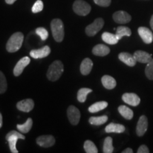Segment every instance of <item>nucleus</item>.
<instances>
[{
    "mask_svg": "<svg viewBox=\"0 0 153 153\" xmlns=\"http://www.w3.org/2000/svg\"><path fill=\"white\" fill-rule=\"evenodd\" d=\"M24 34L21 32H16L9 38L6 45V48L9 53H15L22 46L24 41Z\"/></svg>",
    "mask_w": 153,
    "mask_h": 153,
    "instance_id": "obj_1",
    "label": "nucleus"
},
{
    "mask_svg": "<svg viewBox=\"0 0 153 153\" xmlns=\"http://www.w3.org/2000/svg\"><path fill=\"white\" fill-rule=\"evenodd\" d=\"M64 71V65L60 60H55L51 65L47 72L48 79L52 82L60 79Z\"/></svg>",
    "mask_w": 153,
    "mask_h": 153,
    "instance_id": "obj_2",
    "label": "nucleus"
},
{
    "mask_svg": "<svg viewBox=\"0 0 153 153\" xmlns=\"http://www.w3.org/2000/svg\"><path fill=\"white\" fill-rule=\"evenodd\" d=\"M51 28L53 38L57 42H62L65 36L64 24L60 19H53L51 23Z\"/></svg>",
    "mask_w": 153,
    "mask_h": 153,
    "instance_id": "obj_3",
    "label": "nucleus"
},
{
    "mask_svg": "<svg viewBox=\"0 0 153 153\" xmlns=\"http://www.w3.org/2000/svg\"><path fill=\"white\" fill-rule=\"evenodd\" d=\"M73 11L79 16H87L90 13L91 7L87 1L84 0H76L73 3Z\"/></svg>",
    "mask_w": 153,
    "mask_h": 153,
    "instance_id": "obj_4",
    "label": "nucleus"
},
{
    "mask_svg": "<svg viewBox=\"0 0 153 153\" xmlns=\"http://www.w3.org/2000/svg\"><path fill=\"white\" fill-rule=\"evenodd\" d=\"M6 139L9 142V148H10L11 152L12 153H18L19 151L16 150V145L17 140L19 139H25V136L23 134L21 133V132H17L16 131H11L7 133L6 135Z\"/></svg>",
    "mask_w": 153,
    "mask_h": 153,
    "instance_id": "obj_5",
    "label": "nucleus"
},
{
    "mask_svg": "<svg viewBox=\"0 0 153 153\" xmlns=\"http://www.w3.org/2000/svg\"><path fill=\"white\" fill-rule=\"evenodd\" d=\"M104 25V21L102 18L96 19L92 24L88 25L85 28L86 34L88 36H94L96 34L100 31Z\"/></svg>",
    "mask_w": 153,
    "mask_h": 153,
    "instance_id": "obj_6",
    "label": "nucleus"
},
{
    "mask_svg": "<svg viewBox=\"0 0 153 153\" xmlns=\"http://www.w3.org/2000/svg\"><path fill=\"white\" fill-rule=\"evenodd\" d=\"M68 117L72 125L76 126L79 123L80 120V112L77 108L74 106H70L68 108Z\"/></svg>",
    "mask_w": 153,
    "mask_h": 153,
    "instance_id": "obj_7",
    "label": "nucleus"
},
{
    "mask_svg": "<svg viewBox=\"0 0 153 153\" xmlns=\"http://www.w3.org/2000/svg\"><path fill=\"white\" fill-rule=\"evenodd\" d=\"M131 16L128 13L124 11H116L113 14V19L114 22L117 24H128L131 21Z\"/></svg>",
    "mask_w": 153,
    "mask_h": 153,
    "instance_id": "obj_8",
    "label": "nucleus"
},
{
    "mask_svg": "<svg viewBox=\"0 0 153 153\" xmlns=\"http://www.w3.org/2000/svg\"><path fill=\"white\" fill-rule=\"evenodd\" d=\"M148 120L146 116H141L140 117L138 122H137L136 127V133L139 137H142L145 135L146 131H148Z\"/></svg>",
    "mask_w": 153,
    "mask_h": 153,
    "instance_id": "obj_9",
    "label": "nucleus"
},
{
    "mask_svg": "<svg viewBox=\"0 0 153 153\" xmlns=\"http://www.w3.org/2000/svg\"><path fill=\"white\" fill-rule=\"evenodd\" d=\"M36 143L38 145L43 148H50L55 145V140L53 135H41L36 139Z\"/></svg>",
    "mask_w": 153,
    "mask_h": 153,
    "instance_id": "obj_10",
    "label": "nucleus"
},
{
    "mask_svg": "<svg viewBox=\"0 0 153 153\" xmlns=\"http://www.w3.org/2000/svg\"><path fill=\"white\" fill-rule=\"evenodd\" d=\"M137 32L140 37L143 40V42L146 44H150L153 41V34L152 32L147 27H139Z\"/></svg>",
    "mask_w": 153,
    "mask_h": 153,
    "instance_id": "obj_11",
    "label": "nucleus"
},
{
    "mask_svg": "<svg viewBox=\"0 0 153 153\" xmlns=\"http://www.w3.org/2000/svg\"><path fill=\"white\" fill-rule=\"evenodd\" d=\"M122 99L126 104L131 105L132 106H138L140 103V99L135 93H125L122 96Z\"/></svg>",
    "mask_w": 153,
    "mask_h": 153,
    "instance_id": "obj_12",
    "label": "nucleus"
},
{
    "mask_svg": "<svg viewBox=\"0 0 153 153\" xmlns=\"http://www.w3.org/2000/svg\"><path fill=\"white\" fill-rule=\"evenodd\" d=\"M51 53V48L48 45H45L40 49L32 50L30 52V55L34 59H41L48 56Z\"/></svg>",
    "mask_w": 153,
    "mask_h": 153,
    "instance_id": "obj_13",
    "label": "nucleus"
},
{
    "mask_svg": "<svg viewBox=\"0 0 153 153\" xmlns=\"http://www.w3.org/2000/svg\"><path fill=\"white\" fill-rule=\"evenodd\" d=\"M30 62V58L28 57H24L23 58L21 59L20 60L17 62V64L14 68V74L16 76H18L21 75V74L22 73L25 68H26V66L28 65Z\"/></svg>",
    "mask_w": 153,
    "mask_h": 153,
    "instance_id": "obj_14",
    "label": "nucleus"
},
{
    "mask_svg": "<svg viewBox=\"0 0 153 153\" xmlns=\"http://www.w3.org/2000/svg\"><path fill=\"white\" fill-rule=\"evenodd\" d=\"M17 108L21 111L29 112L33 108L34 102L32 99H26L19 101L16 104Z\"/></svg>",
    "mask_w": 153,
    "mask_h": 153,
    "instance_id": "obj_15",
    "label": "nucleus"
},
{
    "mask_svg": "<svg viewBox=\"0 0 153 153\" xmlns=\"http://www.w3.org/2000/svg\"><path fill=\"white\" fill-rule=\"evenodd\" d=\"M133 56L137 62L147 64L152 60V55L143 51H137L134 53Z\"/></svg>",
    "mask_w": 153,
    "mask_h": 153,
    "instance_id": "obj_16",
    "label": "nucleus"
},
{
    "mask_svg": "<svg viewBox=\"0 0 153 153\" xmlns=\"http://www.w3.org/2000/svg\"><path fill=\"white\" fill-rule=\"evenodd\" d=\"M118 59H119L121 62H123V63H125L126 65H127L128 66L130 67L135 66L137 62L136 60L135 59V57H134L133 55L126 52L120 53V54L118 55Z\"/></svg>",
    "mask_w": 153,
    "mask_h": 153,
    "instance_id": "obj_17",
    "label": "nucleus"
},
{
    "mask_svg": "<svg viewBox=\"0 0 153 153\" xmlns=\"http://www.w3.org/2000/svg\"><path fill=\"white\" fill-rule=\"evenodd\" d=\"M110 53L109 48L107 47L104 44H98L95 45L92 50V53L97 56H106Z\"/></svg>",
    "mask_w": 153,
    "mask_h": 153,
    "instance_id": "obj_18",
    "label": "nucleus"
},
{
    "mask_svg": "<svg viewBox=\"0 0 153 153\" xmlns=\"http://www.w3.org/2000/svg\"><path fill=\"white\" fill-rule=\"evenodd\" d=\"M93 68V62L89 58L83 60L80 65V72L83 75H88L91 71Z\"/></svg>",
    "mask_w": 153,
    "mask_h": 153,
    "instance_id": "obj_19",
    "label": "nucleus"
},
{
    "mask_svg": "<svg viewBox=\"0 0 153 153\" xmlns=\"http://www.w3.org/2000/svg\"><path fill=\"white\" fill-rule=\"evenodd\" d=\"M125 126L121 125V124L111 123L106 126L105 128V131L106 133H122L125 131Z\"/></svg>",
    "mask_w": 153,
    "mask_h": 153,
    "instance_id": "obj_20",
    "label": "nucleus"
},
{
    "mask_svg": "<svg viewBox=\"0 0 153 153\" xmlns=\"http://www.w3.org/2000/svg\"><path fill=\"white\" fill-rule=\"evenodd\" d=\"M101 82L107 89H113L116 87V81L114 77L109 75H104L101 78Z\"/></svg>",
    "mask_w": 153,
    "mask_h": 153,
    "instance_id": "obj_21",
    "label": "nucleus"
},
{
    "mask_svg": "<svg viewBox=\"0 0 153 153\" xmlns=\"http://www.w3.org/2000/svg\"><path fill=\"white\" fill-rule=\"evenodd\" d=\"M107 106H108V103H107L106 101H98V102H96L92 105H91V106L89 107L88 111L90 113L94 114V113L99 112L100 111L105 109Z\"/></svg>",
    "mask_w": 153,
    "mask_h": 153,
    "instance_id": "obj_22",
    "label": "nucleus"
},
{
    "mask_svg": "<svg viewBox=\"0 0 153 153\" xmlns=\"http://www.w3.org/2000/svg\"><path fill=\"white\" fill-rule=\"evenodd\" d=\"M118 112L126 120H131L133 117V111L128 106L121 105L118 107Z\"/></svg>",
    "mask_w": 153,
    "mask_h": 153,
    "instance_id": "obj_23",
    "label": "nucleus"
},
{
    "mask_svg": "<svg viewBox=\"0 0 153 153\" xmlns=\"http://www.w3.org/2000/svg\"><path fill=\"white\" fill-rule=\"evenodd\" d=\"M101 38L105 43L109 44V45H115V44L118 43L119 41L116 37V34L108 33V32H104L101 36Z\"/></svg>",
    "mask_w": 153,
    "mask_h": 153,
    "instance_id": "obj_24",
    "label": "nucleus"
},
{
    "mask_svg": "<svg viewBox=\"0 0 153 153\" xmlns=\"http://www.w3.org/2000/svg\"><path fill=\"white\" fill-rule=\"evenodd\" d=\"M32 126H33V120H32V118H28L24 124H18V125L16 126V128L21 133H27L30 131Z\"/></svg>",
    "mask_w": 153,
    "mask_h": 153,
    "instance_id": "obj_25",
    "label": "nucleus"
},
{
    "mask_svg": "<svg viewBox=\"0 0 153 153\" xmlns=\"http://www.w3.org/2000/svg\"><path fill=\"white\" fill-rule=\"evenodd\" d=\"M116 30V37L118 40H120L124 36H131L132 33L131 30L126 26H118Z\"/></svg>",
    "mask_w": 153,
    "mask_h": 153,
    "instance_id": "obj_26",
    "label": "nucleus"
},
{
    "mask_svg": "<svg viewBox=\"0 0 153 153\" xmlns=\"http://www.w3.org/2000/svg\"><path fill=\"white\" fill-rule=\"evenodd\" d=\"M92 92V89L89 88H81L77 92V100L80 103H84L87 99V95Z\"/></svg>",
    "mask_w": 153,
    "mask_h": 153,
    "instance_id": "obj_27",
    "label": "nucleus"
},
{
    "mask_svg": "<svg viewBox=\"0 0 153 153\" xmlns=\"http://www.w3.org/2000/svg\"><path fill=\"white\" fill-rule=\"evenodd\" d=\"M108 120V116H101L97 117H91L89 119V123L94 126H101L104 124Z\"/></svg>",
    "mask_w": 153,
    "mask_h": 153,
    "instance_id": "obj_28",
    "label": "nucleus"
},
{
    "mask_svg": "<svg viewBox=\"0 0 153 153\" xmlns=\"http://www.w3.org/2000/svg\"><path fill=\"white\" fill-rule=\"evenodd\" d=\"M113 146V139L111 137H107L105 138L103 146V152L104 153H112L114 152Z\"/></svg>",
    "mask_w": 153,
    "mask_h": 153,
    "instance_id": "obj_29",
    "label": "nucleus"
},
{
    "mask_svg": "<svg viewBox=\"0 0 153 153\" xmlns=\"http://www.w3.org/2000/svg\"><path fill=\"white\" fill-rule=\"evenodd\" d=\"M84 148H85V152L87 153H97L98 152V149H97L96 145L92 141L86 140L84 144Z\"/></svg>",
    "mask_w": 153,
    "mask_h": 153,
    "instance_id": "obj_30",
    "label": "nucleus"
},
{
    "mask_svg": "<svg viewBox=\"0 0 153 153\" xmlns=\"http://www.w3.org/2000/svg\"><path fill=\"white\" fill-rule=\"evenodd\" d=\"M145 72V75L148 79L153 80V59H152L148 63H147Z\"/></svg>",
    "mask_w": 153,
    "mask_h": 153,
    "instance_id": "obj_31",
    "label": "nucleus"
},
{
    "mask_svg": "<svg viewBox=\"0 0 153 153\" xmlns=\"http://www.w3.org/2000/svg\"><path fill=\"white\" fill-rule=\"evenodd\" d=\"M7 89V82L2 72L0 71V94H4Z\"/></svg>",
    "mask_w": 153,
    "mask_h": 153,
    "instance_id": "obj_32",
    "label": "nucleus"
},
{
    "mask_svg": "<svg viewBox=\"0 0 153 153\" xmlns=\"http://www.w3.org/2000/svg\"><path fill=\"white\" fill-rule=\"evenodd\" d=\"M36 33L41 37L42 41H45L48 37V32L45 28L38 27L36 29Z\"/></svg>",
    "mask_w": 153,
    "mask_h": 153,
    "instance_id": "obj_33",
    "label": "nucleus"
},
{
    "mask_svg": "<svg viewBox=\"0 0 153 153\" xmlns=\"http://www.w3.org/2000/svg\"><path fill=\"white\" fill-rule=\"evenodd\" d=\"M43 2L41 1V0H37L33 7H32V12L34 13V14H36V13L41 12V11L43 9Z\"/></svg>",
    "mask_w": 153,
    "mask_h": 153,
    "instance_id": "obj_34",
    "label": "nucleus"
},
{
    "mask_svg": "<svg viewBox=\"0 0 153 153\" xmlns=\"http://www.w3.org/2000/svg\"><path fill=\"white\" fill-rule=\"evenodd\" d=\"M94 1L96 4L103 7H109L111 3V0H94Z\"/></svg>",
    "mask_w": 153,
    "mask_h": 153,
    "instance_id": "obj_35",
    "label": "nucleus"
},
{
    "mask_svg": "<svg viewBox=\"0 0 153 153\" xmlns=\"http://www.w3.org/2000/svg\"><path fill=\"white\" fill-rule=\"evenodd\" d=\"M137 153H149L150 150L149 148L145 145H142L141 146L139 147L138 150L137 151Z\"/></svg>",
    "mask_w": 153,
    "mask_h": 153,
    "instance_id": "obj_36",
    "label": "nucleus"
},
{
    "mask_svg": "<svg viewBox=\"0 0 153 153\" xmlns=\"http://www.w3.org/2000/svg\"><path fill=\"white\" fill-rule=\"evenodd\" d=\"M133 151L131 148H126L124 150L122 153H133Z\"/></svg>",
    "mask_w": 153,
    "mask_h": 153,
    "instance_id": "obj_37",
    "label": "nucleus"
},
{
    "mask_svg": "<svg viewBox=\"0 0 153 153\" xmlns=\"http://www.w3.org/2000/svg\"><path fill=\"white\" fill-rule=\"evenodd\" d=\"M16 0H5L6 3L8 4H13Z\"/></svg>",
    "mask_w": 153,
    "mask_h": 153,
    "instance_id": "obj_38",
    "label": "nucleus"
},
{
    "mask_svg": "<svg viewBox=\"0 0 153 153\" xmlns=\"http://www.w3.org/2000/svg\"><path fill=\"white\" fill-rule=\"evenodd\" d=\"M150 26H151V28H152V30H153V15L152 16V17H151V19H150Z\"/></svg>",
    "mask_w": 153,
    "mask_h": 153,
    "instance_id": "obj_39",
    "label": "nucleus"
},
{
    "mask_svg": "<svg viewBox=\"0 0 153 153\" xmlns=\"http://www.w3.org/2000/svg\"><path fill=\"white\" fill-rule=\"evenodd\" d=\"M2 126V116H1V114L0 113V128Z\"/></svg>",
    "mask_w": 153,
    "mask_h": 153,
    "instance_id": "obj_40",
    "label": "nucleus"
}]
</instances>
